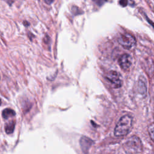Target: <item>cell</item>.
Here are the masks:
<instances>
[{
  "label": "cell",
  "mask_w": 154,
  "mask_h": 154,
  "mask_svg": "<svg viewBox=\"0 0 154 154\" xmlns=\"http://www.w3.org/2000/svg\"><path fill=\"white\" fill-rule=\"evenodd\" d=\"M132 126V118L129 115L122 116L117 123L114 135L116 137H123L126 135L131 130Z\"/></svg>",
  "instance_id": "obj_1"
},
{
  "label": "cell",
  "mask_w": 154,
  "mask_h": 154,
  "mask_svg": "<svg viewBox=\"0 0 154 154\" xmlns=\"http://www.w3.org/2000/svg\"><path fill=\"white\" fill-rule=\"evenodd\" d=\"M124 148L128 154H136L142 150V144L137 137H131L124 144Z\"/></svg>",
  "instance_id": "obj_2"
},
{
  "label": "cell",
  "mask_w": 154,
  "mask_h": 154,
  "mask_svg": "<svg viewBox=\"0 0 154 154\" xmlns=\"http://www.w3.org/2000/svg\"><path fill=\"white\" fill-rule=\"evenodd\" d=\"M118 42L125 49H129L135 45L136 39L133 35L126 33L121 35L118 39Z\"/></svg>",
  "instance_id": "obj_3"
},
{
  "label": "cell",
  "mask_w": 154,
  "mask_h": 154,
  "mask_svg": "<svg viewBox=\"0 0 154 154\" xmlns=\"http://www.w3.org/2000/svg\"><path fill=\"white\" fill-rule=\"evenodd\" d=\"M106 77L114 88H119L122 86V81L119 73L117 72L110 71L107 73Z\"/></svg>",
  "instance_id": "obj_4"
},
{
  "label": "cell",
  "mask_w": 154,
  "mask_h": 154,
  "mask_svg": "<svg viewBox=\"0 0 154 154\" xmlns=\"http://www.w3.org/2000/svg\"><path fill=\"white\" fill-rule=\"evenodd\" d=\"M132 63V59L129 55L125 54L122 55L119 60V64L120 67L123 70H128Z\"/></svg>",
  "instance_id": "obj_5"
},
{
  "label": "cell",
  "mask_w": 154,
  "mask_h": 154,
  "mask_svg": "<svg viewBox=\"0 0 154 154\" xmlns=\"http://www.w3.org/2000/svg\"><path fill=\"white\" fill-rule=\"evenodd\" d=\"M16 114L14 110L10 108H6L2 111V116L4 119H7L9 117H13Z\"/></svg>",
  "instance_id": "obj_6"
},
{
  "label": "cell",
  "mask_w": 154,
  "mask_h": 154,
  "mask_svg": "<svg viewBox=\"0 0 154 154\" xmlns=\"http://www.w3.org/2000/svg\"><path fill=\"white\" fill-rule=\"evenodd\" d=\"M15 122L14 121H11L8 122L5 125V131L7 134H11L13 132L14 127H15Z\"/></svg>",
  "instance_id": "obj_7"
},
{
  "label": "cell",
  "mask_w": 154,
  "mask_h": 154,
  "mask_svg": "<svg viewBox=\"0 0 154 154\" xmlns=\"http://www.w3.org/2000/svg\"><path fill=\"white\" fill-rule=\"evenodd\" d=\"M147 131H148L150 137V138L154 142V123H153L149 125Z\"/></svg>",
  "instance_id": "obj_8"
},
{
  "label": "cell",
  "mask_w": 154,
  "mask_h": 154,
  "mask_svg": "<svg viewBox=\"0 0 154 154\" xmlns=\"http://www.w3.org/2000/svg\"><path fill=\"white\" fill-rule=\"evenodd\" d=\"M106 1L107 0H93V1L99 6L103 5L106 2Z\"/></svg>",
  "instance_id": "obj_9"
},
{
  "label": "cell",
  "mask_w": 154,
  "mask_h": 154,
  "mask_svg": "<svg viewBox=\"0 0 154 154\" xmlns=\"http://www.w3.org/2000/svg\"><path fill=\"white\" fill-rule=\"evenodd\" d=\"M119 4L122 7H126L128 5V0H120Z\"/></svg>",
  "instance_id": "obj_10"
},
{
  "label": "cell",
  "mask_w": 154,
  "mask_h": 154,
  "mask_svg": "<svg viewBox=\"0 0 154 154\" xmlns=\"http://www.w3.org/2000/svg\"><path fill=\"white\" fill-rule=\"evenodd\" d=\"M43 1H44V2H45L46 4H48V5L51 4L53 3L54 1V0H43Z\"/></svg>",
  "instance_id": "obj_11"
},
{
  "label": "cell",
  "mask_w": 154,
  "mask_h": 154,
  "mask_svg": "<svg viewBox=\"0 0 154 154\" xmlns=\"http://www.w3.org/2000/svg\"><path fill=\"white\" fill-rule=\"evenodd\" d=\"M10 5H11V4L14 2V0H5Z\"/></svg>",
  "instance_id": "obj_12"
},
{
  "label": "cell",
  "mask_w": 154,
  "mask_h": 154,
  "mask_svg": "<svg viewBox=\"0 0 154 154\" xmlns=\"http://www.w3.org/2000/svg\"><path fill=\"white\" fill-rule=\"evenodd\" d=\"M23 25H24L25 26H28L29 25V23L28 22L26 21V20H25V21L23 22Z\"/></svg>",
  "instance_id": "obj_13"
},
{
  "label": "cell",
  "mask_w": 154,
  "mask_h": 154,
  "mask_svg": "<svg viewBox=\"0 0 154 154\" xmlns=\"http://www.w3.org/2000/svg\"><path fill=\"white\" fill-rule=\"evenodd\" d=\"M1 105V98H0V105Z\"/></svg>",
  "instance_id": "obj_14"
}]
</instances>
